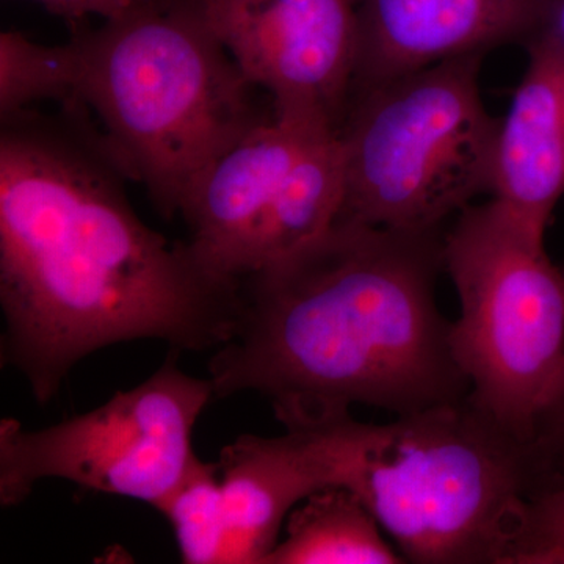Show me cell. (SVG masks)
Listing matches in <instances>:
<instances>
[{
	"label": "cell",
	"mask_w": 564,
	"mask_h": 564,
	"mask_svg": "<svg viewBox=\"0 0 564 564\" xmlns=\"http://www.w3.org/2000/svg\"><path fill=\"white\" fill-rule=\"evenodd\" d=\"M101 143L29 110L0 137L3 361L47 403L91 352L137 339L203 351L226 343L239 284L210 273L188 242L141 221Z\"/></svg>",
	"instance_id": "6da1fadb"
},
{
	"label": "cell",
	"mask_w": 564,
	"mask_h": 564,
	"mask_svg": "<svg viewBox=\"0 0 564 564\" xmlns=\"http://www.w3.org/2000/svg\"><path fill=\"white\" fill-rule=\"evenodd\" d=\"M440 231L337 221L239 281L232 332L209 364L215 399L258 392L284 429L350 414L395 415L466 399L452 325L441 314Z\"/></svg>",
	"instance_id": "7a4b0ae2"
},
{
	"label": "cell",
	"mask_w": 564,
	"mask_h": 564,
	"mask_svg": "<svg viewBox=\"0 0 564 564\" xmlns=\"http://www.w3.org/2000/svg\"><path fill=\"white\" fill-rule=\"evenodd\" d=\"M76 104L162 215L181 214L207 169L265 120L231 55L188 0H151L70 39Z\"/></svg>",
	"instance_id": "3957f363"
},
{
	"label": "cell",
	"mask_w": 564,
	"mask_h": 564,
	"mask_svg": "<svg viewBox=\"0 0 564 564\" xmlns=\"http://www.w3.org/2000/svg\"><path fill=\"white\" fill-rule=\"evenodd\" d=\"M336 486L351 489L404 562L514 564L544 478L534 456L469 395L372 425H328Z\"/></svg>",
	"instance_id": "277c9868"
},
{
	"label": "cell",
	"mask_w": 564,
	"mask_h": 564,
	"mask_svg": "<svg viewBox=\"0 0 564 564\" xmlns=\"http://www.w3.org/2000/svg\"><path fill=\"white\" fill-rule=\"evenodd\" d=\"M443 256L462 304L452 347L470 402L545 475L564 426V270L492 198L459 214Z\"/></svg>",
	"instance_id": "5b68a950"
},
{
	"label": "cell",
	"mask_w": 564,
	"mask_h": 564,
	"mask_svg": "<svg viewBox=\"0 0 564 564\" xmlns=\"http://www.w3.org/2000/svg\"><path fill=\"white\" fill-rule=\"evenodd\" d=\"M480 55L358 88L339 131V220L404 232L440 231L491 193L500 120L478 87Z\"/></svg>",
	"instance_id": "8992f818"
},
{
	"label": "cell",
	"mask_w": 564,
	"mask_h": 564,
	"mask_svg": "<svg viewBox=\"0 0 564 564\" xmlns=\"http://www.w3.org/2000/svg\"><path fill=\"white\" fill-rule=\"evenodd\" d=\"M215 399L209 380L182 372L174 356L158 372L88 413L43 430L0 422V503L17 507L41 480L158 508L184 477L193 430Z\"/></svg>",
	"instance_id": "52a82bcc"
},
{
	"label": "cell",
	"mask_w": 564,
	"mask_h": 564,
	"mask_svg": "<svg viewBox=\"0 0 564 564\" xmlns=\"http://www.w3.org/2000/svg\"><path fill=\"white\" fill-rule=\"evenodd\" d=\"M274 113L339 131L355 87L359 0H188Z\"/></svg>",
	"instance_id": "ba28073f"
},
{
	"label": "cell",
	"mask_w": 564,
	"mask_h": 564,
	"mask_svg": "<svg viewBox=\"0 0 564 564\" xmlns=\"http://www.w3.org/2000/svg\"><path fill=\"white\" fill-rule=\"evenodd\" d=\"M337 131L272 113L217 159L193 187L181 215L203 265L239 284L256 270L263 226L282 181L307 141Z\"/></svg>",
	"instance_id": "9c48e42d"
},
{
	"label": "cell",
	"mask_w": 564,
	"mask_h": 564,
	"mask_svg": "<svg viewBox=\"0 0 564 564\" xmlns=\"http://www.w3.org/2000/svg\"><path fill=\"white\" fill-rule=\"evenodd\" d=\"M558 0H359L355 87H370L503 44L529 46Z\"/></svg>",
	"instance_id": "30bf717a"
},
{
	"label": "cell",
	"mask_w": 564,
	"mask_h": 564,
	"mask_svg": "<svg viewBox=\"0 0 564 564\" xmlns=\"http://www.w3.org/2000/svg\"><path fill=\"white\" fill-rule=\"evenodd\" d=\"M218 473L228 522L226 564H263L289 514L306 497L336 486L323 426L278 437L243 434L221 451Z\"/></svg>",
	"instance_id": "8fae6325"
},
{
	"label": "cell",
	"mask_w": 564,
	"mask_h": 564,
	"mask_svg": "<svg viewBox=\"0 0 564 564\" xmlns=\"http://www.w3.org/2000/svg\"><path fill=\"white\" fill-rule=\"evenodd\" d=\"M497 132L491 196L544 237L564 196V44L544 31Z\"/></svg>",
	"instance_id": "7c38bea8"
},
{
	"label": "cell",
	"mask_w": 564,
	"mask_h": 564,
	"mask_svg": "<svg viewBox=\"0 0 564 564\" xmlns=\"http://www.w3.org/2000/svg\"><path fill=\"white\" fill-rule=\"evenodd\" d=\"M345 169L339 133H315L282 181L259 240L256 270L323 236L339 220ZM252 272V273H254Z\"/></svg>",
	"instance_id": "4fadbf2b"
},
{
	"label": "cell",
	"mask_w": 564,
	"mask_h": 564,
	"mask_svg": "<svg viewBox=\"0 0 564 564\" xmlns=\"http://www.w3.org/2000/svg\"><path fill=\"white\" fill-rule=\"evenodd\" d=\"M361 497L344 486L311 494L285 521L284 541L263 564L406 563Z\"/></svg>",
	"instance_id": "5bb4252c"
},
{
	"label": "cell",
	"mask_w": 564,
	"mask_h": 564,
	"mask_svg": "<svg viewBox=\"0 0 564 564\" xmlns=\"http://www.w3.org/2000/svg\"><path fill=\"white\" fill-rule=\"evenodd\" d=\"M155 510L172 524L182 562L226 564L228 522L217 463L193 456L180 484Z\"/></svg>",
	"instance_id": "9a60e30c"
},
{
	"label": "cell",
	"mask_w": 564,
	"mask_h": 564,
	"mask_svg": "<svg viewBox=\"0 0 564 564\" xmlns=\"http://www.w3.org/2000/svg\"><path fill=\"white\" fill-rule=\"evenodd\" d=\"M73 43L44 46L17 31L0 33V113L2 120L32 104L55 99L76 104Z\"/></svg>",
	"instance_id": "2e32d148"
},
{
	"label": "cell",
	"mask_w": 564,
	"mask_h": 564,
	"mask_svg": "<svg viewBox=\"0 0 564 564\" xmlns=\"http://www.w3.org/2000/svg\"><path fill=\"white\" fill-rule=\"evenodd\" d=\"M514 564H564V473L530 502Z\"/></svg>",
	"instance_id": "e0dca14e"
},
{
	"label": "cell",
	"mask_w": 564,
	"mask_h": 564,
	"mask_svg": "<svg viewBox=\"0 0 564 564\" xmlns=\"http://www.w3.org/2000/svg\"><path fill=\"white\" fill-rule=\"evenodd\" d=\"M55 17L77 25L88 18H101L102 21L118 20L147 6L151 0H33Z\"/></svg>",
	"instance_id": "ac0fdd59"
},
{
	"label": "cell",
	"mask_w": 564,
	"mask_h": 564,
	"mask_svg": "<svg viewBox=\"0 0 564 564\" xmlns=\"http://www.w3.org/2000/svg\"><path fill=\"white\" fill-rule=\"evenodd\" d=\"M544 31L551 32L556 40L564 44V0L556 2L554 13H552L551 21H549Z\"/></svg>",
	"instance_id": "d6986e66"
},
{
	"label": "cell",
	"mask_w": 564,
	"mask_h": 564,
	"mask_svg": "<svg viewBox=\"0 0 564 564\" xmlns=\"http://www.w3.org/2000/svg\"><path fill=\"white\" fill-rule=\"evenodd\" d=\"M554 464L556 473L562 474L564 470V426L562 434H560L558 443H556L554 452Z\"/></svg>",
	"instance_id": "ffe728a7"
}]
</instances>
